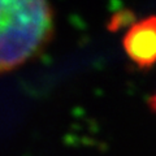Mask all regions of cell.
<instances>
[{"label":"cell","mask_w":156,"mask_h":156,"mask_svg":"<svg viewBox=\"0 0 156 156\" xmlns=\"http://www.w3.org/2000/svg\"><path fill=\"white\" fill-rule=\"evenodd\" d=\"M126 55L140 69L156 64V16H150L130 25L124 35Z\"/></svg>","instance_id":"2"},{"label":"cell","mask_w":156,"mask_h":156,"mask_svg":"<svg viewBox=\"0 0 156 156\" xmlns=\"http://www.w3.org/2000/svg\"><path fill=\"white\" fill-rule=\"evenodd\" d=\"M134 20H135V14L131 11H129V9H124V11L116 12L109 20L108 29L111 31H117L125 26L133 25Z\"/></svg>","instance_id":"3"},{"label":"cell","mask_w":156,"mask_h":156,"mask_svg":"<svg viewBox=\"0 0 156 156\" xmlns=\"http://www.w3.org/2000/svg\"><path fill=\"white\" fill-rule=\"evenodd\" d=\"M148 104H150L151 108H152V111L156 113V92H155V94L148 99Z\"/></svg>","instance_id":"4"},{"label":"cell","mask_w":156,"mask_h":156,"mask_svg":"<svg viewBox=\"0 0 156 156\" xmlns=\"http://www.w3.org/2000/svg\"><path fill=\"white\" fill-rule=\"evenodd\" d=\"M0 69L13 72L46 50L53 35L50 0H2Z\"/></svg>","instance_id":"1"}]
</instances>
